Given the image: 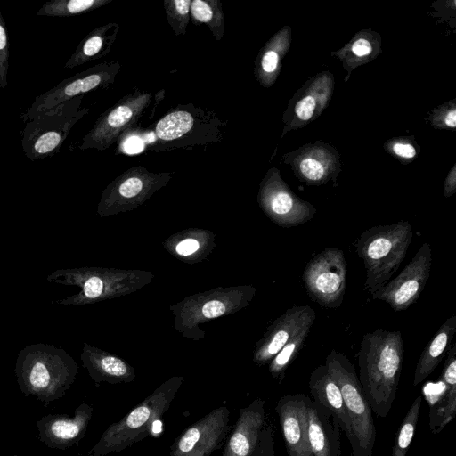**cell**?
<instances>
[{"instance_id":"836d02e7","label":"cell","mask_w":456,"mask_h":456,"mask_svg":"<svg viewBox=\"0 0 456 456\" xmlns=\"http://www.w3.org/2000/svg\"><path fill=\"white\" fill-rule=\"evenodd\" d=\"M428 121L435 129H456V99L447 101L434 108L428 116Z\"/></svg>"},{"instance_id":"7a4b0ae2","label":"cell","mask_w":456,"mask_h":456,"mask_svg":"<svg viewBox=\"0 0 456 456\" xmlns=\"http://www.w3.org/2000/svg\"><path fill=\"white\" fill-rule=\"evenodd\" d=\"M14 372L21 393L49 403L61 399L71 387L77 365L63 349L49 344H32L17 356Z\"/></svg>"},{"instance_id":"8fae6325","label":"cell","mask_w":456,"mask_h":456,"mask_svg":"<svg viewBox=\"0 0 456 456\" xmlns=\"http://www.w3.org/2000/svg\"><path fill=\"white\" fill-rule=\"evenodd\" d=\"M431 264V248L425 242L402 272L373 293L372 298L387 303L395 312L406 310L423 291L429 278Z\"/></svg>"},{"instance_id":"f1b7e54d","label":"cell","mask_w":456,"mask_h":456,"mask_svg":"<svg viewBox=\"0 0 456 456\" xmlns=\"http://www.w3.org/2000/svg\"><path fill=\"white\" fill-rule=\"evenodd\" d=\"M422 397L417 396L398 428L390 456H406L413 439L421 409Z\"/></svg>"},{"instance_id":"83f0119b","label":"cell","mask_w":456,"mask_h":456,"mask_svg":"<svg viewBox=\"0 0 456 456\" xmlns=\"http://www.w3.org/2000/svg\"><path fill=\"white\" fill-rule=\"evenodd\" d=\"M194 125V118L185 110L167 114L156 126V135L162 141H173L185 135Z\"/></svg>"},{"instance_id":"1f68e13d","label":"cell","mask_w":456,"mask_h":456,"mask_svg":"<svg viewBox=\"0 0 456 456\" xmlns=\"http://www.w3.org/2000/svg\"><path fill=\"white\" fill-rule=\"evenodd\" d=\"M383 148L403 165L411 163L419 154L420 148L413 136H397L387 140Z\"/></svg>"},{"instance_id":"3957f363","label":"cell","mask_w":456,"mask_h":456,"mask_svg":"<svg viewBox=\"0 0 456 456\" xmlns=\"http://www.w3.org/2000/svg\"><path fill=\"white\" fill-rule=\"evenodd\" d=\"M412 238V227L408 221L376 225L360 234L355 250L366 269L364 288L371 295L398 270Z\"/></svg>"},{"instance_id":"ac0fdd59","label":"cell","mask_w":456,"mask_h":456,"mask_svg":"<svg viewBox=\"0 0 456 456\" xmlns=\"http://www.w3.org/2000/svg\"><path fill=\"white\" fill-rule=\"evenodd\" d=\"M315 318V312L309 305L289 308L273 323L269 338L257 353L258 362H265L273 359L295 337L305 330H310Z\"/></svg>"},{"instance_id":"d590c367","label":"cell","mask_w":456,"mask_h":456,"mask_svg":"<svg viewBox=\"0 0 456 456\" xmlns=\"http://www.w3.org/2000/svg\"><path fill=\"white\" fill-rule=\"evenodd\" d=\"M132 172V175L126 176L118 185V191L124 198H134L142 191L144 180L142 178L141 171Z\"/></svg>"},{"instance_id":"ab89813d","label":"cell","mask_w":456,"mask_h":456,"mask_svg":"<svg viewBox=\"0 0 456 456\" xmlns=\"http://www.w3.org/2000/svg\"><path fill=\"white\" fill-rule=\"evenodd\" d=\"M199 248V242L194 239H186L176 246V252L182 256H188Z\"/></svg>"},{"instance_id":"f546056e","label":"cell","mask_w":456,"mask_h":456,"mask_svg":"<svg viewBox=\"0 0 456 456\" xmlns=\"http://www.w3.org/2000/svg\"><path fill=\"white\" fill-rule=\"evenodd\" d=\"M190 11L195 20L208 25L216 39L219 40L222 37L224 17L218 1H191Z\"/></svg>"},{"instance_id":"6da1fadb","label":"cell","mask_w":456,"mask_h":456,"mask_svg":"<svg viewBox=\"0 0 456 456\" xmlns=\"http://www.w3.org/2000/svg\"><path fill=\"white\" fill-rule=\"evenodd\" d=\"M400 330L377 329L366 333L358 353V379L372 412L385 418L392 409L403 360Z\"/></svg>"},{"instance_id":"d6a6232c","label":"cell","mask_w":456,"mask_h":456,"mask_svg":"<svg viewBox=\"0 0 456 456\" xmlns=\"http://www.w3.org/2000/svg\"><path fill=\"white\" fill-rule=\"evenodd\" d=\"M191 0H166L167 20L176 35H184L189 22Z\"/></svg>"},{"instance_id":"4316f807","label":"cell","mask_w":456,"mask_h":456,"mask_svg":"<svg viewBox=\"0 0 456 456\" xmlns=\"http://www.w3.org/2000/svg\"><path fill=\"white\" fill-rule=\"evenodd\" d=\"M111 0H51L45 3L37 15L69 17L99 8Z\"/></svg>"},{"instance_id":"30bf717a","label":"cell","mask_w":456,"mask_h":456,"mask_svg":"<svg viewBox=\"0 0 456 456\" xmlns=\"http://www.w3.org/2000/svg\"><path fill=\"white\" fill-rule=\"evenodd\" d=\"M230 430V411L219 406L183 431L171 444L168 456H211Z\"/></svg>"},{"instance_id":"60d3db41","label":"cell","mask_w":456,"mask_h":456,"mask_svg":"<svg viewBox=\"0 0 456 456\" xmlns=\"http://www.w3.org/2000/svg\"><path fill=\"white\" fill-rule=\"evenodd\" d=\"M143 149V142L141 138L137 136L129 137L124 143V151L129 154H134L142 151Z\"/></svg>"},{"instance_id":"ba28073f","label":"cell","mask_w":456,"mask_h":456,"mask_svg":"<svg viewBox=\"0 0 456 456\" xmlns=\"http://www.w3.org/2000/svg\"><path fill=\"white\" fill-rule=\"evenodd\" d=\"M260 199L266 213L282 227L301 225L316 214L315 207L297 197L282 180L276 167H272L265 175L261 184Z\"/></svg>"},{"instance_id":"d6986e66","label":"cell","mask_w":456,"mask_h":456,"mask_svg":"<svg viewBox=\"0 0 456 456\" xmlns=\"http://www.w3.org/2000/svg\"><path fill=\"white\" fill-rule=\"evenodd\" d=\"M307 416L313 456H339L341 429L331 413L307 397Z\"/></svg>"},{"instance_id":"9a60e30c","label":"cell","mask_w":456,"mask_h":456,"mask_svg":"<svg viewBox=\"0 0 456 456\" xmlns=\"http://www.w3.org/2000/svg\"><path fill=\"white\" fill-rule=\"evenodd\" d=\"M94 408L82 402L73 416L65 413L46 414L37 423V437L50 449L67 450L77 444L85 436Z\"/></svg>"},{"instance_id":"f35d334b","label":"cell","mask_w":456,"mask_h":456,"mask_svg":"<svg viewBox=\"0 0 456 456\" xmlns=\"http://www.w3.org/2000/svg\"><path fill=\"white\" fill-rule=\"evenodd\" d=\"M456 192V164H453L444 180L443 194L445 198L452 197Z\"/></svg>"},{"instance_id":"484cf974","label":"cell","mask_w":456,"mask_h":456,"mask_svg":"<svg viewBox=\"0 0 456 456\" xmlns=\"http://www.w3.org/2000/svg\"><path fill=\"white\" fill-rule=\"evenodd\" d=\"M110 27V24L102 26L85 37L66 62L64 68L72 69L92 60L101 58L105 53L104 50H108L106 45L111 44L110 42V37L107 36Z\"/></svg>"},{"instance_id":"5bb4252c","label":"cell","mask_w":456,"mask_h":456,"mask_svg":"<svg viewBox=\"0 0 456 456\" xmlns=\"http://www.w3.org/2000/svg\"><path fill=\"white\" fill-rule=\"evenodd\" d=\"M150 102L148 94H137L123 99L115 108L104 113L83 138L81 150H104L114 142L126 128L130 126Z\"/></svg>"},{"instance_id":"7c38bea8","label":"cell","mask_w":456,"mask_h":456,"mask_svg":"<svg viewBox=\"0 0 456 456\" xmlns=\"http://www.w3.org/2000/svg\"><path fill=\"white\" fill-rule=\"evenodd\" d=\"M295 176L309 185H323L335 181L341 171L340 155L330 143L309 142L282 156Z\"/></svg>"},{"instance_id":"e0dca14e","label":"cell","mask_w":456,"mask_h":456,"mask_svg":"<svg viewBox=\"0 0 456 456\" xmlns=\"http://www.w3.org/2000/svg\"><path fill=\"white\" fill-rule=\"evenodd\" d=\"M265 418V401L262 398H256L240 408L222 456H251L266 424Z\"/></svg>"},{"instance_id":"d4e9b609","label":"cell","mask_w":456,"mask_h":456,"mask_svg":"<svg viewBox=\"0 0 456 456\" xmlns=\"http://www.w3.org/2000/svg\"><path fill=\"white\" fill-rule=\"evenodd\" d=\"M84 365L90 376L96 382L109 383L127 382L133 379V372L119 358L111 355H97L92 350H86L83 354Z\"/></svg>"},{"instance_id":"7402d4cb","label":"cell","mask_w":456,"mask_h":456,"mask_svg":"<svg viewBox=\"0 0 456 456\" xmlns=\"http://www.w3.org/2000/svg\"><path fill=\"white\" fill-rule=\"evenodd\" d=\"M291 39V28L284 26L260 50L256 60L255 75L263 86L270 87L276 81Z\"/></svg>"},{"instance_id":"b9f144b4","label":"cell","mask_w":456,"mask_h":456,"mask_svg":"<svg viewBox=\"0 0 456 456\" xmlns=\"http://www.w3.org/2000/svg\"><path fill=\"white\" fill-rule=\"evenodd\" d=\"M13 456H19V455H13Z\"/></svg>"},{"instance_id":"ffe728a7","label":"cell","mask_w":456,"mask_h":456,"mask_svg":"<svg viewBox=\"0 0 456 456\" xmlns=\"http://www.w3.org/2000/svg\"><path fill=\"white\" fill-rule=\"evenodd\" d=\"M443 393L430 404L428 426L436 435L449 424L456 414V344L450 345L439 378Z\"/></svg>"},{"instance_id":"2e32d148","label":"cell","mask_w":456,"mask_h":456,"mask_svg":"<svg viewBox=\"0 0 456 456\" xmlns=\"http://www.w3.org/2000/svg\"><path fill=\"white\" fill-rule=\"evenodd\" d=\"M307 397L281 396L275 406L288 456H313L308 440Z\"/></svg>"},{"instance_id":"5b68a950","label":"cell","mask_w":456,"mask_h":456,"mask_svg":"<svg viewBox=\"0 0 456 456\" xmlns=\"http://www.w3.org/2000/svg\"><path fill=\"white\" fill-rule=\"evenodd\" d=\"M325 366L343 397L349 418L347 439L353 455L371 456L376 441L373 412L353 363L343 354L332 350L325 359Z\"/></svg>"},{"instance_id":"9c48e42d","label":"cell","mask_w":456,"mask_h":456,"mask_svg":"<svg viewBox=\"0 0 456 456\" xmlns=\"http://www.w3.org/2000/svg\"><path fill=\"white\" fill-rule=\"evenodd\" d=\"M334 88L335 77L329 70L309 77L289 101L282 118L284 126L281 138L319 118L330 104Z\"/></svg>"},{"instance_id":"44dd1931","label":"cell","mask_w":456,"mask_h":456,"mask_svg":"<svg viewBox=\"0 0 456 456\" xmlns=\"http://www.w3.org/2000/svg\"><path fill=\"white\" fill-rule=\"evenodd\" d=\"M309 389L314 402L327 409L338 423L346 437L349 435V418L340 389L330 375L325 364L315 368L309 379Z\"/></svg>"},{"instance_id":"8992f818","label":"cell","mask_w":456,"mask_h":456,"mask_svg":"<svg viewBox=\"0 0 456 456\" xmlns=\"http://www.w3.org/2000/svg\"><path fill=\"white\" fill-rule=\"evenodd\" d=\"M82 95L45 111L25 123L21 148L28 159L52 157L62 146L73 126L87 112L80 109Z\"/></svg>"},{"instance_id":"277c9868","label":"cell","mask_w":456,"mask_h":456,"mask_svg":"<svg viewBox=\"0 0 456 456\" xmlns=\"http://www.w3.org/2000/svg\"><path fill=\"white\" fill-rule=\"evenodd\" d=\"M181 384V379H172L159 386L121 419L110 424L87 454L119 452L150 436L155 425L160 424Z\"/></svg>"},{"instance_id":"8d00e7d4","label":"cell","mask_w":456,"mask_h":456,"mask_svg":"<svg viewBox=\"0 0 456 456\" xmlns=\"http://www.w3.org/2000/svg\"><path fill=\"white\" fill-rule=\"evenodd\" d=\"M251 456H275L273 430L265 425L261 430L257 444Z\"/></svg>"},{"instance_id":"4dcf8cb0","label":"cell","mask_w":456,"mask_h":456,"mask_svg":"<svg viewBox=\"0 0 456 456\" xmlns=\"http://www.w3.org/2000/svg\"><path fill=\"white\" fill-rule=\"evenodd\" d=\"M310 330H305L287 343L279 353L272 359L269 370L271 374L281 382L285 376V370L296 359L308 336Z\"/></svg>"},{"instance_id":"74e56055","label":"cell","mask_w":456,"mask_h":456,"mask_svg":"<svg viewBox=\"0 0 456 456\" xmlns=\"http://www.w3.org/2000/svg\"><path fill=\"white\" fill-rule=\"evenodd\" d=\"M225 312V305L217 300L207 302L202 307V314L207 318H215Z\"/></svg>"},{"instance_id":"e575fe53","label":"cell","mask_w":456,"mask_h":456,"mask_svg":"<svg viewBox=\"0 0 456 456\" xmlns=\"http://www.w3.org/2000/svg\"><path fill=\"white\" fill-rule=\"evenodd\" d=\"M9 69V39L5 23L0 12V87L8 85L7 74Z\"/></svg>"},{"instance_id":"4fadbf2b","label":"cell","mask_w":456,"mask_h":456,"mask_svg":"<svg viewBox=\"0 0 456 456\" xmlns=\"http://www.w3.org/2000/svg\"><path fill=\"white\" fill-rule=\"evenodd\" d=\"M113 77V70L106 65L101 64L90 68L62 80L54 87L37 96L26 111L20 115V118L26 123L65 102L109 84Z\"/></svg>"},{"instance_id":"52a82bcc","label":"cell","mask_w":456,"mask_h":456,"mask_svg":"<svg viewBox=\"0 0 456 456\" xmlns=\"http://www.w3.org/2000/svg\"><path fill=\"white\" fill-rule=\"evenodd\" d=\"M303 281L313 301L325 308L341 305L346 284V262L344 252L327 248L305 265Z\"/></svg>"},{"instance_id":"603a6c76","label":"cell","mask_w":456,"mask_h":456,"mask_svg":"<svg viewBox=\"0 0 456 456\" xmlns=\"http://www.w3.org/2000/svg\"><path fill=\"white\" fill-rule=\"evenodd\" d=\"M380 53V35L371 28H363L358 31L342 48L330 54L340 60L346 71L345 82H347L354 69L376 59Z\"/></svg>"},{"instance_id":"cb8c5ba5","label":"cell","mask_w":456,"mask_h":456,"mask_svg":"<svg viewBox=\"0 0 456 456\" xmlns=\"http://www.w3.org/2000/svg\"><path fill=\"white\" fill-rule=\"evenodd\" d=\"M456 332V316L445 320L422 351L415 368L413 386L423 382L441 362Z\"/></svg>"}]
</instances>
